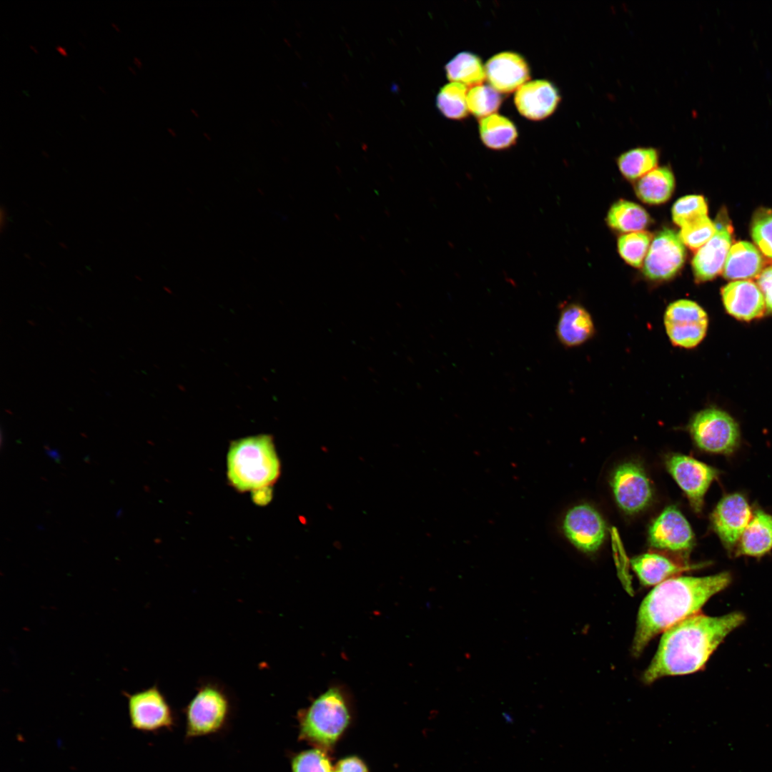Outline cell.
Listing matches in <instances>:
<instances>
[{"label":"cell","mask_w":772,"mask_h":772,"mask_svg":"<svg viewBox=\"0 0 772 772\" xmlns=\"http://www.w3.org/2000/svg\"><path fill=\"white\" fill-rule=\"evenodd\" d=\"M292 772H335L329 757L322 748H312L294 755Z\"/></svg>","instance_id":"d6a6232c"},{"label":"cell","mask_w":772,"mask_h":772,"mask_svg":"<svg viewBox=\"0 0 772 772\" xmlns=\"http://www.w3.org/2000/svg\"><path fill=\"white\" fill-rule=\"evenodd\" d=\"M648 542L655 548L686 553L693 548L695 538L688 520L676 506L670 505L650 525Z\"/></svg>","instance_id":"4fadbf2b"},{"label":"cell","mask_w":772,"mask_h":772,"mask_svg":"<svg viewBox=\"0 0 772 772\" xmlns=\"http://www.w3.org/2000/svg\"><path fill=\"white\" fill-rule=\"evenodd\" d=\"M29 47H30V48H31V49H32V50H33V51H34V52H35L36 54H38V50H37V49H36V47H34V46H32V45H30V46H29Z\"/></svg>","instance_id":"7bdbcfd3"},{"label":"cell","mask_w":772,"mask_h":772,"mask_svg":"<svg viewBox=\"0 0 772 772\" xmlns=\"http://www.w3.org/2000/svg\"><path fill=\"white\" fill-rule=\"evenodd\" d=\"M731 581V574L724 572L704 577L676 576L655 586L638 610L633 655L639 656L657 635L699 613L708 599Z\"/></svg>","instance_id":"7a4b0ae2"},{"label":"cell","mask_w":772,"mask_h":772,"mask_svg":"<svg viewBox=\"0 0 772 772\" xmlns=\"http://www.w3.org/2000/svg\"><path fill=\"white\" fill-rule=\"evenodd\" d=\"M666 467L686 495L692 508L700 513L704 496L719 472L716 468L693 457L682 454H672L665 459Z\"/></svg>","instance_id":"9c48e42d"},{"label":"cell","mask_w":772,"mask_h":772,"mask_svg":"<svg viewBox=\"0 0 772 772\" xmlns=\"http://www.w3.org/2000/svg\"><path fill=\"white\" fill-rule=\"evenodd\" d=\"M630 564L640 583L647 587L656 586L676 577L688 567L664 555L652 553L634 557Z\"/></svg>","instance_id":"ffe728a7"},{"label":"cell","mask_w":772,"mask_h":772,"mask_svg":"<svg viewBox=\"0 0 772 772\" xmlns=\"http://www.w3.org/2000/svg\"><path fill=\"white\" fill-rule=\"evenodd\" d=\"M233 703L227 691L217 682L205 681L183 708L184 738L217 735L224 731L233 714Z\"/></svg>","instance_id":"5b68a950"},{"label":"cell","mask_w":772,"mask_h":772,"mask_svg":"<svg viewBox=\"0 0 772 772\" xmlns=\"http://www.w3.org/2000/svg\"><path fill=\"white\" fill-rule=\"evenodd\" d=\"M675 188V178L668 167H655L635 184V191L638 197L649 204L665 202L672 195Z\"/></svg>","instance_id":"603a6c76"},{"label":"cell","mask_w":772,"mask_h":772,"mask_svg":"<svg viewBox=\"0 0 772 772\" xmlns=\"http://www.w3.org/2000/svg\"><path fill=\"white\" fill-rule=\"evenodd\" d=\"M300 737L320 748H331L347 728L351 708L347 693L332 686L298 713Z\"/></svg>","instance_id":"277c9868"},{"label":"cell","mask_w":772,"mask_h":772,"mask_svg":"<svg viewBox=\"0 0 772 772\" xmlns=\"http://www.w3.org/2000/svg\"><path fill=\"white\" fill-rule=\"evenodd\" d=\"M482 143L489 149L502 150L514 145L518 138L515 125L508 118L493 114L480 121Z\"/></svg>","instance_id":"cb8c5ba5"},{"label":"cell","mask_w":772,"mask_h":772,"mask_svg":"<svg viewBox=\"0 0 772 772\" xmlns=\"http://www.w3.org/2000/svg\"><path fill=\"white\" fill-rule=\"evenodd\" d=\"M56 50H57V51H59V53H60V54H61L62 56H68V54H67V52H66V49H64V47L61 46L60 45H56Z\"/></svg>","instance_id":"74e56055"},{"label":"cell","mask_w":772,"mask_h":772,"mask_svg":"<svg viewBox=\"0 0 772 772\" xmlns=\"http://www.w3.org/2000/svg\"><path fill=\"white\" fill-rule=\"evenodd\" d=\"M595 332L590 313L581 305L570 304L563 307L556 327V335L565 347H573L588 340Z\"/></svg>","instance_id":"d6986e66"},{"label":"cell","mask_w":772,"mask_h":772,"mask_svg":"<svg viewBox=\"0 0 772 772\" xmlns=\"http://www.w3.org/2000/svg\"><path fill=\"white\" fill-rule=\"evenodd\" d=\"M134 62L139 68L142 67V62H141V61L139 60V58L134 57Z\"/></svg>","instance_id":"ab89813d"},{"label":"cell","mask_w":772,"mask_h":772,"mask_svg":"<svg viewBox=\"0 0 772 772\" xmlns=\"http://www.w3.org/2000/svg\"><path fill=\"white\" fill-rule=\"evenodd\" d=\"M128 69H129V71H130L131 72H132V73H133V74L136 75V72H135V71H134V70L133 69V68H132L131 66H128Z\"/></svg>","instance_id":"f6af8a7d"},{"label":"cell","mask_w":772,"mask_h":772,"mask_svg":"<svg viewBox=\"0 0 772 772\" xmlns=\"http://www.w3.org/2000/svg\"><path fill=\"white\" fill-rule=\"evenodd\" d=\"M561 528L568 540L586 553L598 550L605 539L606 525L603 517L588 504L569 508L563 516Z\"/></svg>","instance_id":"8fae6325"},{"label":"cell","mask_w":772,"mask_h":772,"mask_svg":"<svg viewBox=\"0 0 772 772\" xmlns=\"http://www.w3.org/2000/svg\"><path fill=\"white\" fill-rule=\"evenodd\" d=\"M746 498L740 493L724 496L711 515V526L724 547L732 551L752 518Z\"/></svg>","instance_id":"5bb4252c"},{"label":"cell","mask_w":772,"mask_h":772,"mask_svg":"<svg viewBox=\"0 0 772 772\" xmlns=\"http://www.w3.org/2000/svg\"><path fill=\"white\" fill-rule=\"evenodd\" d=\"M127 700L128 715L133 729L143 733L172 731L177 724V717L164 694L157 685L129 693H123Z\"/></svg>","instance_id":"52a82bcc"},{"label":"cell","mask_w":772,"mask_h":772,"mask_svg":"<svg viewBox=\"0 0 772 772\" xmlns=\"http://www.w3.org/2000/svg\"><path fill=\"white\" fill-rule=\"evenodd\" d=\"M686 257L684 244L672 229L658 232L650 245L643 266V273L652 280H667L682 267Z\"/></svg>","instance_id":"7c38bea8"},{"label":"cell","mask_w":772,"mask_h":772,"mask_svg":"<svg viewBox=\"0 0 772 772\" xmlns=\"http://www.w3.org/2000/svg\"><path fill=\"white\" fill-rule=\"evenodd\" d=\"M696 445L706 452L728 455L740 442L737 422L727 412L715 407L697 412L688 425Z\"/></svg>","instance_id":"8992f818"},{"label":"cell","mask_w":772,"mask_h":772,"mask_svg":"<svg viewBox=\"0 0 772 772\" xmlns=\"http://www.w3.org/2000/svg\"><path fill=\"white\" fill-rule=\"evenodd\" d=\"M716 230V224L706 216L682 227L678 235L683 244L697 250L710 240Z\"/></svg>","instance_id":"1f68e13d"},{"label":"cell","mask_w":772,"mask_h":772,"mask_svg":"<svg viewBox=\"0 0 772 772\" xmlns=\"http://www.w3.org/2000/svg\"><path fill=\"white\" fill-rule=\"evenodd\" d=\"M112 26H113V27L114 28V29H115V30H116V31H117V32H120V29H119V27H118V26H117V24H114V23H113V22H112Z\"/></svg>","instance_id":"b9f144b4"},{"label":"cell","mask_w":772,"mask_h":772,"mask_svg":"<svg viewBox=\"0 0 772 772\" xmlns=\"http://www.w3.org/2000/svg\"><path fill=\"white\" fill-rule=\"evenodd\" d=\"M763 266L758 250L750 242L741 241L731 247L723 274L728 279H751L760 274Z\"/></svg>","instance_id":"7402d4cb"},{"label":"cell","mask_w":772,"mask_h":772,"mask_svg":"<svg viewBox=\"0 0 772 772\" xmlns=\"http://www.w3.org/2000/svg\"><path fill=\"white\" fill-rule=\"evenodd\" d=\"M48 455L49 456H51V457H53L54 459H56V460L58 458H59V455L56 450H51V451L49 452Z\"/></svg>","instance_id":"f35d334b"},{"label":"cell","mask_w":772,"mask_h":772,"mask_svg":"<svg viewBox=\"0 0 772 772\" xmlns=\"http://www.w3.org/2000/svg\"><path fill=\"white\" fill-rule=\"evenodd\" d=\"M486 79L496 91L510 93L530 78L528 66L518 54L505 51L491 57L485 66Z\"/></svg>","instance_id":"ac0fdd59"},{"label":"cell","mask_w":772,"mask_h":772,"mask_svg":"<svg viewBox=\"0 0 772 772\" xmlns=\"http://www.w3.org/2000/svg\"><path fill=\"white\" fill-rule=\"evenodd\" d=\"M707 213L706 202L701 195L684 196L678 199L672 208L673 220L681 227L707 216Z\"/></svg>","instance_id":"4dcf8cb0"},{"label":"cell","mask_w":772,"mask_h":772,"mask_svg":"<svg viewBox=\"0 0 772 772\" xmlns=\"http://www.w3.org/2000/svg\"><path fill=\"white\" fill-rule=\"evenodd\" d=\"M744 620V615L737 612L720 617L698 613L674 624L663 633L643 674V682L650 684L665 676L701 670L726 635Z\"/></svg>","instance_id":"6da1fadb"},{"label":"cell","mask_w":772,"mask_h":772,"mask_svg":"<svg viewBox=\"0 0 772 772\" xmlns=\"http://www.w3.org/2000/svg\"><path fill=\"white\" fill-rule=\"evenodd\" d=\"M772 549V515L757 510L743 531L736 555L761 557Z\"/></svg>","instance_id":"44dd1931"},{"label":"cell","mask_w":772,"mask_h":772,"mask_svg":"<svg viewBox=\"0 0 772 772\" xmlns=\"http://www.w3.org/2000/svg\"><path fill=\"white\" fill-rule=\"evenodd\" d=\"M606 221L613 229L623 232L642 231L650 222L648 212L640 205L625 199L615 202L610 208Z\"/></svg>","instance_id":"d4e9b609"},{"label":"cell","mask_w":772,"mask_h":772,"mask_svg":"<svg viewBox=\"0 0 772 772\" xmlns=\"http://www.w3.org/2000/svg\"><path fill=\"white\" fill-rule=\"evenodd\" d=\"M24 256L26 257V259H31V256L29 254L28 255L26 253L24 254Z\"/></svg>","instance_id":"7dc6e473"},{"label":"cell","mask_w":772,"mask_h":772,"mask_svg":"<svg viewBox=\"0 0 772 772\" xmlns=\"http://www.w3.org/2000/svg\"><path fill=\"white\" fill-rule=\"evenodd\" d=\"M502 102L498 91L488 85L471 88L467 92L468 110L477 118H485L495 112Z\"/></svg>","instance_id":"f546056e"},{"label":"cell","mask_w":772,"mask_h":772,"mask_svg":"<svg viewBox=\"0 0 772 772\" xmlns=\"http://www.w3.org/2000/svg\"><path fill=\"white\" fill-rule=\"evenodd\" d=\"M447 77L467 87L480 86L486 79L485 70L480 58L470 52H461L445 66Z\"/></svg>","instance_id":"484cf974"},{"label":"cell","mask_w":772,"mask_h":772,"mask_svg":"<svg viewBox=\"0 0 772 772\" xmlns=\"http://www.w3.org/2000/svg\"><path fill=\"white\" fill-rule=\"evenodd\" d=\"M716 227L713 236L698 249L692 261L693 272L698 282L711 280L721 272L731 247V226L720 221Z\"/></svg>","instance_id":"9a60e30c"},{"label":"cell","mask_w":772,"mask_h":772,"mask_svg":"<svg viewBox=\"0 0 772 772\" xmlns=\"http://www.w3.org/2000/svg\"><path fill=\"white\" fill-rule=\"evenodd\" d=\"M560 100L557 88L546 80L528 81L515 95V104L519 112L532 120L549 117L556 109Z\"/></svg>","instance_id":"e0dca14e"},{"label":"cell","mask_w":772,"mask_h":772,"mask_svg":"<svg viewBox=\"0 0 772 772\" xmlns=\"http://www.w3.org/2000/svg\"><path fill=\"white\" fill-rule=\"evenodd\" d=\"M41 154H42L43 156H44L46 158H49V157L48 153L46 152H45V151H42Z\"/></svg>","instance_id":"ee69618b"},{"label":"cell","mask_w":772,"mask_h":772,"mask_svg":"<svg viewBox=\"0 0 772 772\" xmlns=\"http://www.w3.org/2000/svg\"><path fill=\"white\" fill-rule=\"evenodd\" d=\"M663 320L670 342L686 349L696 347L705 337L708 326L706 311L696 302L686 299L671 302Z\"/></svg>","instance_id":"ba28073f"},{"label":"cell","mask_w":772,"mask_h":772,"mask_svg":"<svg viewBox=\"0 0 772 772\" xmlns=\"http://www.w3.org/2000/svg\"><path fill=\"white\" fill-rule=\"evenodd\" d=\"M610 482L618 507L627 514L639 513L651 502V484L643 468L637 462H627L618 465Z\"/></svg>","instance_id":"30bf717a"},{"label":"cell","mask_w":772,"mask_h":772,"mask_svg":"<svg viewBox=\"0 0 772 772\" xmlns=\"http://www.w3.org/2000/svg\"><path fill=\"white\" fill-rule=\"evenodd\" d=\"M757 284L763 295L766 308L772 314V266L762 270L758 277Z\"/></svg>","instance_id":"e575fe53"},{"label":"cell","mask_w":772,"mask_h":772,"mask_svg":"<svg viewBox=\"0 0 772 772\" xmlns=\"http://www.w3.org/2000/svg\"><path fill=\"white\" fill-rule=\"evenodd\" d=\"M721 295L727 312L739 320L758 319L765 313L763 295L752 281L731 282L722 288Z\"/></svg>","instance_id":"2e32d148"},{"label":"cell","mask_w":772,"mask_h":772,"mask_svg":"<svg viewBox=\"0 0 772 772\" xmlns=\"http://www.w3.org/2000/svg\"><path fill=\"white\" fill-rule=\"evenodd\" d=\"M59 246H60V247H61V248H63V249H67V248H68V246H67V244H65V243H64V242H59Z\"/></svg>","instance_id":"60d3db41"},{"label":"cell","mask_w":772,"mask_h":772,"mask_svg":"<svg viewBox=\"0 0 772 772\" xmlns=\"http://www.w3.org/2000/svg\"><path fill=\"white\" fill-rule=\"evenodd\" d=\"M79 44L81 45L84 49H86V47L81 42H79Z\"/></svg>","instance_id":"c3c4849f"},{"label":"cell","mask_w":772,"mask_h":772,"mask_svg":"<svg viewBox=\"0 0 772 772\" xmlns=\"http://www.w3.org/2000/svg\"><path fill=\"white\" fill-rule=\"evenodd\" d=\"M335 772H368L365 763L357 756L346 757L339 761Z\"/></svg>","instance_id":"d590c367"},{"label":"cell","mask_w":772,"mask_h":772,"mask_svg":"<svg viewBox=\"0 0 772 772\" xmlns=\"http://www.w3.org/2000/svg\"><path fill=\"white\" fill-rule=\"evenodd\" d=\"M467 92V86L460 83L447 84L440 89L437 96V107L447 118L462 119L468 113Z\"/></svg>","instance_id":"83f0119b"},{"label":"cell","mask_w":772,"mask_h":772,"mask_svg":"<svg viewBox=\"0 0 772 772\" xmlns=\"http://www.w3.org/2000/svg\"><path fill=\"white\" fill-rule=\"evenodd\" d=\"M98 88H99V89H100V90L102 91V92H103V93H106V92H105V90L104 89V88H102V87L101 86H98Z\"/></svg>","instance_id":"bcb514c9"},{"label":"cell","mask_w":772,"mask_h":772,"mask_svg":"<svg viewBox=\"0 0 772 772\" xmlns=\"http://www.w3.org/2000/svg\"><path fill=\"white\" fill-rule=\"evenodd\" d=\"M8 220V214L6 207L2 204L0 208V230L3 233L4 229L6 227Z\"/></svg>","instance_id":"8d00e7d4"},{"label":"cell","mask_w":772,"mask_h":772,"mask_svg":"<svg viewBox=\"0 0 772 772\" xmlns=\"http://www.w3.org/2000/svg\"><path fill=\"white\" fill-rule=\"evenodd\" d=\"M658 152L653 147H637L621 154L618 166L622 174L630 180L640 179L655 169Z\"/></svg>","instance_id":"4316f807"},{"label":"cell","mask_w":772,"mask_h":772,"mask_svg":"<svg viewBox=\"0 0 772 772\" xmlns=\"http://www.w3.org/2000/svg\"><path fill=\"white\" fill-rule=\"evenodd\" d=\"M279 475L280 462L271 435H252L231 442L227 475L237 490L254 493L270 490Z\"/></svg>","instance_id":"3957f363"},{"label":"cell","mask_w":772,"mask_h":772,"mask_svg":"<svg viewBox=\"0 0 772 772\" xmlns=\"http://www.w3.org/2000/svg\"><path fill=\"white\" fill-rule=\"evenodd\" d=\"M752 237L760 250L772 259V210L758 212L751 227Z\"/></svg>","instance_id":"836d02e7"},{"label":"cell","mask_w":772,"mask_h":772,"mask_svg":"<svg viewBox=\"0 0 772 772\" xmlns=\"http://www.w3.org/2000/svg\"><path fill=\"white\" fill-rule=\"evenodd\" d=\"M651 239V234L646 231L629 232L621 235L618 240L619 254L630 265L640 267L649 249Z\"/></svg>","instance_id":"f1b7e54d"}]
</instances>
